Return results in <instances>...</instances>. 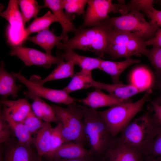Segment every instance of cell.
I'll use <instances>...</instances> for the list:
<instances>
[{"label": "cell", "instance_id": "obj_1", "mask_svg": "<svg viewBox=\"0 0 161 161\" xmlns=\"http://www.w3.org/2000/svg\"><path fill=\"white\" fill-rule=\"evenodd\" d=\"M109 19L90 28H76L73 37L60 42L56 47L60 49H77L93 52L101 58L107 53L114 30Z\"/></svg>", "mask_w": 161, "mask_h": 161}, {"label": "cell", "instance_id": "obj_2", "mask_svg": "<svg viewBox=\"0 0 161 161\" xmlns=\"http://www.w3.org/2000/svg\"><path fill=\"white\" fill-rule=\"evenodd\" d=\"M161 131V125L154 114L147 112L132 120L117 139L120 142L145 155Z\"/></svg>", "mask_w": 161, "mask_h": 161}, {"label": "cell", "instance_id": "obj_3", "mask_svg": "<svg viewBox=\"0 0 161 161\" xmlns=\"http://www.w3.org/2000/svg\"><path fill=\"white\" fill-rule=\"evenodd\" d=\"M83 108L86 143L93 155L102 160L105 158L113 138L96 109L85 105Z\"/></svg>", "mask_w": 161, "mask_h": 161}, {"label": "cell", "instance_id": "obj_4", "mask_svg": "<svg viewBox=\"0 0 161 161\" xmlns=\"http://www.w3.org/2000/svg\"><path fill=\"white\" fill-rule=\"evenodd\" d=\"M151 92V89L146 91L142 97L135 102L130 101L111 107L103 111H97L113 138L120 133L134 117L142 110L145 103L149 100Z\"/></svg>", "mask_w": 161, "mask_h": 161}, {"label": "cell", "instance_id": "obj_5", "mask_svg": "<svg viewBox=\"0 0 161 161\" xmlns=\"http://www.w3.org/2000/svg\"><path fill=\"white\" fill-rule=\"evenodd\" d=\"M64 108L55 105L51 106L58 123L62 125V133L66 143L75 142L86 143L84 131L83 106L76 102Z\"/></svg>", "mask_w": 161, "mask_h": 161}, {"label": "cell", "instance_id": "obj_6", "mask_svg": "<svg viewBox=\"0 0 161 161\" xmlns=\"http://www.w3.org/2000/svg\"><path fill=\"white\" fill-rule=\"evenodd\" d=\"M146 40L134 33L115 30L112 32L107 53L113 59L133 55L147 56Z\"/></svg>", "mask_w": 161, "mask_h": 161}, {"label": "cell", "instance_id": "obj_7", "mask_svg": "<svg viewBox=\"0 0 161 161\" xmlns=\"http://www.w3.org/2000/svg\"><path fill=\"white\" fill-rule=\"evenodd\" d=\"M109 23L115 30L135 34L146 41L154 37L157 26L147 22L140 11L132 10L121 16L110 18Z\"/></svg>", "mask_w": 161, "mask_h": 161}, {"label": "cell", "instance_id": "obj_8", "mask_svg": "<svg viewBox=\"0 0 161 161\" xmlns=\"http://www.w3.org/2000/svg\"><path fill=\"white\" fill-rule=\"evenodd\" d=\"M0 15L9 23L7 30L8 44L12 47L22 46L27 37L17 0H10L7 9Z\"/></svg>", "mask_w": 161, "mask_h": 161}, {"label": "cell", "instance_id": "obj_9", "mask_svg": "<svg viewBox=\"0 0 161 161\" xmlns=\"http://www.w3.org/2000/svg\"><path fill=\"white\" fill-rule=\"evenodd\" d=\"M9 54L17 57L27 66L36 65L46 69L49 68L52 64L58 65L64 62V59L63 54L55 56L35 49L22 46L12 47Z\"/></svg>", "mask_w": 161, "mask_h": 161}, {"label": "cell", "instance_id": "obj_10", "mask_svg": "<svg viewBox=\"0 0 161 161\" xmlns=\"http://www.w3.org/2000/svg\"><path fill=\"white\" fill-rule=\"evenodd\" d=\"M17 79L24 84L28 90L24 92L27 97L31 95L42 97L54 103L68 105L77 101L76 99L70 96L63 89L58 90L45 87L27 79L20 73H14Z\"/></svg>", "mask_w": 161, "mask_h": 161}, {"label": "cell", "instance_id": "obj_11", "mask_svg": "<svg viewBox=\"0 0 161 161\" xmlns=\"http://www.w3.org/2000/svg\"><path fill=\"white\" fill-rule=\"evenodd\" d=\"M117 13L115 4L111 0H88L83 23L80 27H94L110 18L111 13Z\"/></svg>", "mask_w": 161, "mask_h": 161}, {"label": "cell", "instance_id": "obj_12", "mask_svg": "<svg viewBox=\"0 0 161 161\" xmlns=\"http://www.w3.org/2000/svg\"><path fill=\"white\" fill-rule=\"evenodd\" d=\"M143 155L115 137L113 138L104 160L106 161H141Z\"/></svg>", "mask_w": 161, "mask_h": 161}, {"label": "cell", "instance_id": "obj_13", "mask_svg": "<svg viewBox=\"0 0 161 161\" xmlns=\"http://www.w3.org/2000/svg\"><path fill=\"white\" fill-rule=\"evenodd\" d=\"M0 103L3 106L1 111L2 114L17 122L23 123L32 110L31 105L26 98L13 100L3 99Z\"/></svg>", "mask_w": 161, "mask_h": 161}, {"label": "cell", "instance_id": "obj_14", "mask_svg": "<svg viewBox=\"0 0 161 161\" xmlns=\"http://www.w3.org/2000/svg\"><path fill=\"white\" fill-rule=\"evenodd\" d=\"M82 143L75 142H66L62 145L48 159L50 161L59 159H75L93 156Z\"/></svg>", "mask_w": 161, "mask_h": 161}, {"label": "cell", "instance_id": "obj_15", "mask_svg": "<svg viewBox=\"0 0 161 161\" xmlns=\"http://www.w3.org/2000/svg\"><path fill=\"white\" fill-rule=\"evenodd\" d=\"M95 89V90L89 93L86 97L82 99H78L77 101L82 102L84 105L96 109L102 107H112L131 101L130 99L122 100L117 99L103 93L101 89Z\"/></svg>", "mask_w": 161, "mask_h": 161}, {"label": "cell", "instance_id": "obj_16", "mask_svg": "<svg viewBox=\"0 0 161 161\" xmlns=\"http://www.w3.org/2000/svg\"><path fill=\"white\" fill-rule=\"evenodd\" d=\"M93 87L107 91L109 95L118 99L127 100L130 97L142 92L131 84H123L122 83L107 84L94 80Z\"/></svg>", "mask_w": 161, "mask_h": 161}, {"label": "cell", "instance_id": "obj_17", "mask_svg": "<svg viewBox=\"0 0 161 161\" xmlns=\"http://www.w3.org/2000/svg\"><path fill=\"white\" fill-rule=\"evenodd\" d=\"M60 1L61 0H45L44 4L41 6V8H49L57 18L62 27V31L61 35L63 37L64 41L68 39V33L75 32L76 28L73 24L72 20L64 12Z\"/></svg>", "mask_w": 161, "mask_h": 161}, {"label": "cell", "instance_id": "obj_18", "mask_svg": "<svg viewBox=\"0 0 161 161\" xmlns=\"http://www.w3.org/2000/svg\"><path fill=\"white\" fill-rule=\"evenodd\" d=\"M140 60L129 58L124 61L116 62L102 59L98 69L109 75L114 83H122L120 80L122 73L130 66L140 62Z\"/></svg>", "mask_w": 161, "mask_h": 161}, {"label": "cell", "instance_id": "obj_19", "mask_svg": "<svg viewBox=\"0 0 161 161\" xmlns=\"http://www.w3.org/2000/svg\"><path fill=\"white\" fill-rule=\"evenodd\" d=\"M3 61H1L0 66V95L7 97L11 96L13 98H16L22 88L21 85L16 84L17 78L14 73L8 72L5 69Z\"/></svg>", "mask_w": 161, "mask_h": 161}, {"label": "cell", "instance_id": "obj_20", "mask_svg": "<svg viewBox=\"0 0 161 161\" xmlns=\"http://www.w3.org/2000/svg\"><path fill=\"white\" fill-rule=\"evenodd\" d=\"M75 64L72 61H64L58 65L45 78L41 79L39 76H32L30 80L39 85H43L45 83L51 81L72 78L74 74Z\"/></svg>", "mask_w": 161, "mask_h": 161}, {"label": "cell", "instance_id": "obj_21", "mask_svg": "<svg viewBox=\"0 0 161 161\" xmlns=\"http://www.w3.org/2000/svg\"><path fill=\"white\" fill-rule=\"evenodd\" d=\"M26 40L29 41L42 48L46 53L52 55V51L55 46L61 40L64 41L61 35L57 36L49 28L44 30L32 36H28Z\"/></svg>", "mask_w": 161, "mask_h": 161}, {"label": "cell", "instance_id": "obj_22", "mask_svg": "<svg viewBox=\"0 0 161 161\" xmlns=\"http://www.w3.org/2000/svg\"><path fill=\"white\" fill-rule=\"evenodd\" d=\"M39 157L32 151L30 147L18 142L7 148L4 161H36Z\"/></svg>", "mask_w": 161, "mask_h": 161}, {"label": "cell", "instance_id": "obj_23", "mask_svg": "<svg viewBox=\"0 0 161 161\" xmlns=\"http://www.w3.org/2000/svg\"><path fill=\"white\" fill-rule=\"evenodd\" d=\"M131 83L142 92L151 89L154 83V78L150 71L144 66H138L132 71Z\"/></svg>", "mask_w": 161, "mask_h": 161}, {"label": "cell", "instance_id": "obj_24", "mask_svg": "<svg viewBox=\"0 0 161 161\" xmlns=\"http://www.w3.org/2000/svg\"><path fill=\"white\" fill-rule=\"evenodd\" d=\"M27 97L32 100L33 102L31 105L32 109L38 117L45 122L58 123V121L51 106L38 96L31 95Z\"/></svg>", "mask_w": 161, "mask_h": 161}, {"label": "cell", "instance_id": "obj_25", "mask_svg": "<svg viewBox=\"0 0 161 161\" xmlns=\"http://www.w3.org/2000/svg\"><path fill=\"white\" fill-rule=\"evenodd\" d=\"M63 54L64 59L66 61H72L75 65H78L81 69L92 71L96 69H98L102 60L100 57L92 58L79 55L73 49L65 50Z\"/></svg>", "mask_w": 161, "mask_h": 161}, {"label": "cell", "instance_id": "obj_26", "mask_svg": "<svg viewBox=\"0 0 161 161\" xmlns=\"http://www.w3.org/2000/svg\"><path fill=\"white\" fill-rule=\"evenodd\" d=\"M52 128L51 123L45 122L44 126L37 132L36 136L33 138V143L40 157L46 156L49 152Z\"/></svg>", "mask_w": 161, "mask_h": 161}, {"label": "cell", "instance_id": "obj_27", "mask_svg": "<svg viewBox=\"0 0 161 161\" xmlns=\"http://www.w3.org/2000/svg\"><path fill=\"white\" fill-rule=\"evenodd\" d=\"M91 71L81 69L74 74L68 85L63 90L68 94L75 91L93 87Z\"/></svg>", "mask_w": 161, "mask_h": 161}, {"label": "cell", "instance_id": "obj_28", "mask_svg": "<svg viewBox=\"0 0 161 161\" xmlns=\"http://www.w3.org/2000/svg\"><path fill=\"white\" fill-rule=\"evenodd\" d=\"M5 119L9 125L13 133L21 144L30 147L33 143V138L26 126L23 123L16 122L11 118L4 115Z\"/></svg>", "mask_w": 161, "mask_h": 161}, {"label": "cell", "instance_id": "obj_29", "mask_svg": "<svg viewBox=\"0 0 161 161\" xmlns=\"http://www.w3.org/2000/svg\"><path fill=\"white\" fill-rule=\"evenodd\" d=\"M58 22L55 16L51 11H47L44 15L40 17L35 18L33 21L25 28V32L27 37L33 33H38L49 28L50 25L54 22Z\"/></svg>", "mask_w": 161, "mask_h": 161}, {"label": "cell", "instance_id": "obj_30", "mask_svg": "<svg viewBox=\"0 0 161 161\" xmlns=\"http://www.w3.org/2000/svg\"><path fill=\"white\" fill-rule=\"evenodd\" d=\"M18 3L21 9V13L24 25L31 18L37 17L41 9L35 0H18Z\"/></svg>", "mask_w": 161, "mask_h": 161}, {"label": "cell", "instance_id": "obj_31", "mask_svg": "<svg viewBox=\"0 0 161 161\" xmlns=\"http://www.w3.org/2000/svg\"><path fill=\"white\" fill-rule=\"evenodd\" d=\"M88 0H61L60 3L65 13L72 20L75 18V14L84 16V8Z\"/></svg>", "mask_w": 161, "mask_h": 161}, {"label": "cell", "instance_id": "obj_32", "mask_svg": "<svg viewBox=\"0 0 161 161\" xmlns=\"http://www.w3.org/2000/svg\"><path fill=\"white\" fill-rule=\"evenodd\" d=\"M62 124L59 122L52 129L50 150L48 154L45 156L48 160L56 150L66 143L62 134Z\"/></svg>", "mask_w": 161, "mask_h": 161}, {"label": "cell", "instance_id": "obj_33", "mask_svg": "<svg viewBox=\"0 0 161 161\" xmlns=\"http://www.w3.org/2000/svg\"><path fill=\"white\" fill-rule=\"evenodd\" d=\"M154 1L147 0L142 10L151 19L150 22L152 24L161 27V11L155 9L153 7Z\"/></svg>", "mask_w": 161, "mask_h": 161}, {"label": "cell", "instance_id": "obj_34", "mask_svg": "<svg viewBox=\"0 0 161 161\" xmlns=\"http://www.w3.org/2000/svg\"><path fill=\"white\" fill-rule=\"evenodd\" d=\"M155 69L156 74L161 78V47L153 46L146 56Z\"/></svg>", "mask_w": 161, "mask_h": 161}, {"label": "cell", "instance_id": "obj_35", "mask_svg": "<svg viewBox=\"0 0 161 161\" xmlns=\"http://www.w3.org/2000/svg\"><path fill=\"white\" fill-rule=\"evenodd\" d=\"M32 135L37 132L44 125L45 122L38 117L32 110L23 123Z\"/></svg>", "mask_w": 161, "mask_h": 161}, {"label": "cell", "instance_id": "obj_36", "mask_svg": "<svg viewBox=\"0 0 161 161\" xmlns=\"http://www.w3.org/2000/svg\"><path fill=\"white\" fill-rule=\"evenodd\" d=\"M145 155L149 157V160L161 157V131L155 137Z\"/></svg>", "mask_w": 161, "mask_h": 161}, {"label": "cell", "instance_id": "obj_37", "mask_svg": "<svg viewBox=\"0 0 161 161\" xmlns=\"http://www.w3.org/2000/svg\"><path fill=\"white\" fill-rule=\"evenodd\" d=\"M13 131L8 123L2 114H0V143L1 144L8 140Z\"/></svg>", "mask_w": 161, "mask_h": 161}, {"label": "cell", "instance_id": "obj_38", "mask_svg": "<svg viewBox=\"0 0 161 161\" xmlns=\"http://www.w3.org/2000/svg\"><path fill=\"white\" fill-rule=\"evenodd\" d=\"M145 44L147 46L152 45L161 47V28H158L155 36L146 41Z\"/></svg>", "mask_w": 161, "mask_h": 161}, {"label": "cell", "instance_id": "obj_39", "mask_svg": "<svg viewBox=\"0 0 161 161\" xmlns=\"http://www.w3.org/2000/svg\"><path fill=\"white\" fill-rule=\"evenodd\" d=\"M100 159L94 156H91L82 158L75 159H59L53 160L51 161H100Z\"/></svg>", "mask_w": 161, "mask_h": 161}, {"label": "cell", "instance_id": "obj_40", "mask_svg": "<svg viewBox=\"0 0 161 161\" xmlns=\"http://www.w3.org/2000/svg\"><path fill=\"white\" fill-rule=\"evenodd\" d=\"M154 112V115L161 125V104H157L151 102Z\"/></svg>", "mask_w": 161, "mask_h": 161}, {"label": "cell", "instance_id": "obj_41", "mask_svg": "<svg viewBox=\"0 0 161 161\" xmlns=\"http://www.w3.org/2000/svg\"><path fill=\"white\" fill-rule=\"evenodd\" d=\"M160 96L157 98L151 101V102L157 104H161V85L160 88Z\"/></svg>", "mask_w": 161, "mask_h": 161}, {"label": "cell", "instance_id": "obj_42", "mask_svg": "<svg viewBox=\"0 0 161 161\" xmlns=\"http://www.w3.org/2000/svg\"><path fill=\"white\" fill-rule=\"evenodd\" d=\"M149 161H161V159L156 160L155 159H154L153 160H149Z\"/></svg>", "mask_w": 161, "mask_h": 161}, {"label": "cell", "instance_id": "obj_43", "mask_svg": "<svg viewBox=\"0 0 161 161\" xmlns=\"http://www.w3.org/2000/svg\"><path fill=\"white\" fill-rule=\"evenodd\" d=\"M36 161H41V157H39L38 159Z\"/></svg>", "mask_w": 161, "mask_h": 161}, {"label": "cell", "instance_id": "obj_44", "mask_svg": "<svg viewBox=\"0 0 161 161\" xmlns=\"http://www.w3.org/2000/svg\"><path fill=\"white\" fill-rule=\"evenodd\" d=\"M101 161H106L105 160H102Z\"/></svg>", "mask_w": 161, "mask_h": 161}]
</instances>
